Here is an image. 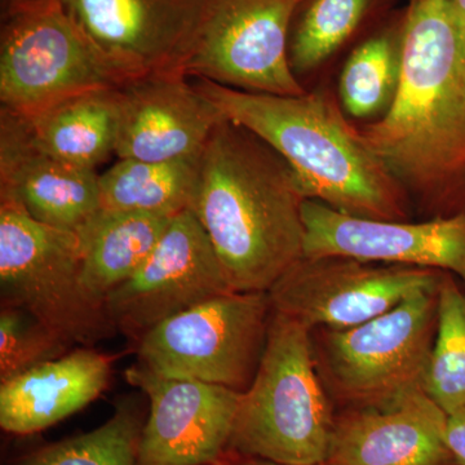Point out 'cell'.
<instances>
[{
    "label": "cell",
    "instance_id": "6da1fadb",
    "mask_svg": "<svg viewBox=\"0 0 465 465\" xmlns=\"http://www.w3.org/2000/svg\"><path fill=\"white\" fill-rule=\"evenodd\" d=\"M396 96L354 124L427 219L465 213V48L451 0H411Z\"/></svg>",
    "mask_w": 465,
    "mask_h": 465
},
{
    "label": "cell",
    "instance_id": "7a4b0ae2",
    "mask_svg": "<svg viewBox=\"0 0 465 465\" xmlns=\"http://www.w3.org/2000/svg\"><path fill=\"white\" fill-rule=\"evenodd\" d=\"M307 200L298 174L264 140L226 118L216 125L192 211L232 291L268 292L304 258Z\"/></svg>",
    "mask_w": 465,
    "mask_h": 465
},
{
    "label": "cell",
    "instance_id": "3957f363",
    "mask_svg": "<svg viewBox=\"0 0 465 465\" xmlns=\"http://www.w3.org/2000/svg\"><path fill=\"white\" fill-rule=\"evenodd\" d=\"M229 121L247 128L292 167L309 200L342 215L410 222L411 201L326 94H253L194 79Z\"/></svg>",
    "mask_w": 465,
    "mask_h": 465
},
{
    "label": "cell",
    "instance_id": "277c9868",
    "mask_svg": "<svg viewBox=\"0 0 465 465\" xmlns=\"http://www.w3.org/2000/svg\"><path fill=\"white\" fill-rule=\"evenodd\" d=\"M336 412L318 375L311 330L273 311L258 371L241 394L228 451L280 465L326 463Z\"/></svg>",
    "mask_w": 465,
    "mask_h": 465
},
{
    "label": "cell",
    "instance_id": "5b68a950",
    "mask_svg": "<svg viewBox=\"0 0 465 465\" xmlns=\"http://www.w3.org/2000/svg\"><path fill=\"white\" fill-rule=\"evenodd\" d=\"M440 283L358 326L311 330L318 375L338 411L388 409L423 390Z\"/></svg>",
    "mask_w": 465,
    "mask_h": 465
},
{
    "label": "cell",
    "instance_id": "8992f818",
    "mask_svg": "<svg viewBox=\"0 0 465 465\" xmlns=\"http://www.w3.org/2000/svg\"><path fill=\"white\" fill-rule=\"evenodd\" d=\"M81 269L78 232L43 224L18 202L0 198L3 304L29 312L72 347H92L115 329L85 292Z\"/></svg>",
    "mask_w": 465,
    "mask_h": 465
},
{
    "label": "cell",
    "instance_id": "52a82bcc",
    "mask_svg": "<svg viewBox=\"0 0 465 465\" xmlns=\"http://www.w3.org/2000/svg\"><path fill=\"white\" fill-rule=\"evenodd\" d=\"M272 313L268 292L222 293L146 332L134 345L139 363L243 393L258 371Z\"/></svg>",
    "mask_w": 465,
    "mask_h": 465
},
{
    "label": "cell",
    "instance_id": "ba28073f",
    "mask_svg": "<svg viewBox=\"0 0 465 465\" xmlns=\"http://www.w3.org/2000/svg\"><path fill=\"white\" fill-rule=\"evenodd\" d=\"M0 20V109L32 116L82 92L121 87L61 0Z\"/></svg>",
    "mask_w": 465,
    "mask_h": 465
},
{
    "label": "cell",
    "instance_id": "9c48e42d",
    "mask_svg": "<svg viewBox=\"0 0 465 465\" xmlns=\"http://www.w3.org/2000/svg\"><path fill=\"white\" fill-rule=\"evenodd\" d=\"M308 0H204L197 35L182 73L234 90L300 96L289 42Z\"/></svg>",
    "mask_w": 465,
    "mask_h": 465
},
{
    "label": "cell",
    "instance_id": "30bf717a",
    "mask_svg": "<svg viewBox=\"0 0 465 465\" xmlns=\"http://www.w3.org/2000/svg\"><path fill=\"white\" fill-rule=\"evenodd\" d=\"M445 273L349 256H304L268 293L274 312L309 330H342L387 313L416 291L437 286Z\"/></svg>",
    "mask_w": 465,
    "mask_h": 465
},
{
    "label": "cell",
    "instance_id": "8fae6325",
    "mask_svg": "<svg viewBox=\"0 0 465 465\" xmlns=\"http://www.w3.org/2000/svg\"><path fill=\"white\" fill-rule=\"evenodd\" d=\"M222 262L192 210L173 216L152 255L105 300L115 331L134 345L168 318L231 292Z\"/></svg>",
    "mask_w": 465,
    "mask_h": 465
},
{
    "label": "cell",
    "instance_id": "7c38bea8",
    "mask_svg": "<svg viewBox=\"0 0 465 465\" xmlns=\"http://www.w3.org/2000/svg\"><path fill=\"white\" fill-rule=\"evenodd\" d=\"M61 3L121 87L149 75L183 74L204 9V0Z\"/></svg>",
    "mask_w": 465,
    "mask_h": 465
},
{
    "label": "cell",
    "instance_id": "4fadbf2b",
    "mask_svg": "<svg viewBox=\"0 0 465 465\" xmlns=\"http://www.w3.org/2000/svg\"><path fill=\"white\" fill-rule=\"evenodd\" d=\"M124 376L150 405L137 465H207L228 452L241 391L168 378L139 362L128 367Z\"/></svg>",
    "mask_w": 465,
    "mask_h": 465
},
{
    "label": "cell",
    "instance_id": "5bb4252c",
    "mask_svg": "<svg viewBox=\"0 0 465 465\" xmlns=\"http://www.w3.org/2000/svg\"><path fill=\"white\" fill-rule=\"evenodd\" d=\"M304 256L448 272L465 286V213L423 222H381L342 215L322 202L302 204Z\"/></svg>",
    "mask_w": 465,
    "mask_h": 465
},
{
    "label": "cell",
    "instance_id": "9a60e30c",
    "mask_svg": "<svg viewBox=\"0 0 465 465\" xmlns=\"http://www.w3.org/2000/svg\"><path fill=\"white\" fill-rule=\"evenodd\" d=\"M225 116L180 73L145 76L121 87L119 159L163 162L201 157Z\"/></svg>",
    "mask_w": 465,
    "mask_h": 465
},
{
    "label": "cell",
    "instance_id": "2e32d148",
    "mask_svg": "<svg viewBox=\"0 0 465 465\" xmlns=\"http://www.w3.org/2000/svg\"><path fill=\"white\" fill-rule=\"evenodd\" d=\"M100 174L58 161L34 143L23 116L0 109V198L30 216L78 231L101 210Z\"/></svg>",
    "mask_w": 465,
    "mask_h": 465
},
{
    "label": "cell",
    "instance_id": "e0dca14e",
    "mask_svg": "<svg viewBox=\"0 0 465 465\" xmlns=\"http://www.w3.org/2000/svg\"><path fill=\"white\" fill-rule=\"evenodd\" d=\"M448 414L424 390L381 410L336 412L329 463L459 465L446 442Z\"/></svg>",
    "mask_w": 465,
    "mask_h": 465
},
{
    "label": "cell",
    "instance_id": "ac0fdd59",
    "mask_svg": "<svg viewBox=\"0 0 465 465\" xmlns=\"http://www.w3.org/2000/svg\"><path fill=\"white\" fill-rule=\"evenodd\" d=\"M112 367L108 354L82 347L0 381V427L29 436L60 423L99 399Z\"/></svg>",
    "mask_w": 465,
    "mask_h": 465
},
{
    "label": "cell",
    "instance_id": "d6986e66",
    "mask_svg": "<svg viewBox=\"0 0 465 465\" xmlns=\"http://www.w3.org/2000/svg\"><path fill=\"white\" fill-rule=\"evenodd\" d=\"M23 118L43 152L73 166L96 171L115 154L121 87L82 92Z\"/></svg>",
    "mask_w": 465,
    "mask_h": 465
},
{
    "label": "cell",
    "instance_id": "ffe728a7",
    "mask_svg": "<svg viewBox=\"0 0 465 465\" xmlns=\"http://www.w3.org/2000/svg\"><path fill=\"white\" fill-rule=\"evenodd\" d=\"M173 217L100 210L76 231L81 241L82 286L97 304L148 260Z\"/></svg>",
    "mask_w": 465,
    "mask_h": 465
},
{
    "label": "cell",
    "instance_id": "44dd1931",
    "mask_svg": "<svg viewBox=\"0 0 465 465\" xmlns=\"http://www.w3.org/2000/svg\"><path fill=\"white\" fill-rule=\"evenodd\" d=\"M200 163L201 157L163 162L119 159L100 174L101 210L164 217L192 210Z\"/></svg>",
    "mask_w": 465,
    "mask_h": 465
},
{
    "label": "cell",
    "instance_id": "7402d4cb",
    "mask_svg": "<svg viewBox=\"0 0 465 465\" xmlns=\"http://www.w3.org/2000/svg\"><path fill=\"white\" fill-rule=\"evenodd\" d=\"M423 390L446 412L465 406V286L445 273L439 289V318Z\"/></svg>",
    "mask_w": 465,
    "mask_h": 465
},
{
    "label": "cell",
    "instance_id": "603a6c76",
    "mask_svg": "<svg viewBox=\"0 0 465 465\" xmlns=\"http://www.w3.org/2000/svg\"><path fill=\"white\" fill-rule=\"evenodd\" d=\"M143 425L139 410L121 403L96 430L34 450L16 465H137Z\"/></svg>",
    "mask_w": 465,
    "mask_h": 465
},
{
    "label": "cell",
    "instance_id": "cb8c5ba5",
    "mask_svg": "<svg viewBox=\"0 0 465 465\" xmlns=\"http://www.w3.org/2000/svg\"><path fill=\"white\" fill-rule=\"evenodd\" d=\"M401 76V41L374 36L348 58L339 82L342 109L356 119L387 112L396 96Z\"/></svg>",
    "mask_w": 465,
    "mask_h": 465
},
{
    "label": "cell",
    "instance_id": "d4e9b609",
    "mask_svg": "<svg viewBox=\"0 0 465 465\" xmlns=\"http://www.w3.org/2000/svg\"><path fill=\"white\" fill-rule=\"evenodd\" d=\"M370 0H308L289 42L290 65L296 76L313 72L351 35Z\"/></svg>",
    "mask_w": 465,
    "mask_h": 465
},
{
    "label": "cell",
    "instance_id": "484cf974",
    "mask_svg": "<svg viewBox=\"0 0 465 465\" xmlns=\"http://www.w3.org/2000/svg\"><path fill=\"white\" fill-rule=\"evenodd\" d=\"M72 345L29 312L3 304L0 312V381L64 356Z\"/></svg>",
    "mask_w": 465,
    "mask_h": 465
},
{
    "label": "cell",
    "instance_id": "4316f807",
    "mask_svg": "<svg viewBox=\"0 0 465 465\" xmlns=\"http://www.w3.org/2000/svg\"><path fill=\"white\" fill-rule=\"evenodd\" d=\"M446 442L459 465H465V406L448 415Z\"/></svg>",
    "mask_w": 465,
    "mask_h": 465
},
{
    "label": "cell",
    "instance_id": "83f0119b",
    "mask_svg": "<svg viewBox=\"0 0 465 465\" xmlns=\"http://www.w3.org/2000/svg\"><path fill=\"white\" fill-rule=\"evenodd\" d=\"M207 465H280L265 459L249 457V455L238 454V452L228 451L219 460Z\"/></svg>",
    "mask_w": 465,
    "mask_h": 465
},
{
    "label": "cell",
    "instance_id": "f1b7e54d",
    "mask_svg": "<svg viewBox=\"0 0 465 465\" xmlns=\"http://www.w3.org/2000/svg\"><path fill=\"white\" fill-rule=\"evenodd\" d=\"M45 2H50V0H0V17Z\"/></svg>",
    "mask_w": 465,
    "mask_h": 465
},
{
    "label": "cell",
    "instance_id": "f546056e",
    "mask_svg": "<svg viewBox=\"0 0 465 465\" xmlns=\"http://www.w3.org/2000/svg\"><path fill=\"white\" fill-rule=\"evenodd\" d=\"M452 8H454L455 17L459 30H460L461 39H463L465 48V0H451Z\"/></svg>",
    "mask_w": 465,
    "mask_h": 465
},
{
    "label": "cell",
    "instance_id": "4dcf8cb0",
    "mask_svg": "<svg viewBox=\"0 0 465 465\" xmlns=\"http://www.w3.org/2000/svg\"><path fill=\"white\" fill-rule=\"evenodd\" d=\"M317 465H333L331 463H329V461H326V463H322V464H317Z\"/></svg>",
    "mask_w": 465,
    "mask_h": 465
}]
</instances>
